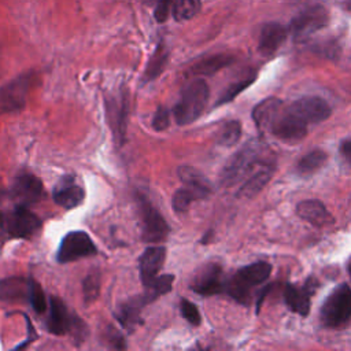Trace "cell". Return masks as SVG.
Wrapping results in <instances>:
<instances>
[{
    "label": "cell",
    "mask_w": 351,
    "mask_h": 351,
    "mask_svg": "<svg viewBox=\"0 0 351 351\" xmlns=\"http://www.w3.org/2000/svg\"><path fill=\"white\" fill-rule=\"evenodd\" d=\"M267 147L261 140H250L245 143L222 167L219 182L222 186H233L248 178L262 165L270 162L267 158Z\"/></svg>",
    "instance_id": "6da1fadb"
},
{
    "label": "cell",
    "mask_w": 351,
    "mask_h": 351,
    "mask_svg": "<svg viewBox=\"0 0 351 351\" xmlns=\"http://www.w3.org/2000/svg\"><path fill=\"white\" fill-rule=\"evenodd\" d=\"M210 89L203 78L191 81L181 92L178 103L174 106V118L178 125H188L196 121L206 110Z\"/></svg>",
    "instance_id": "7a4b0ae2"
},
{
    "label": "cell",
    "mask_w": 351,
    "mask_h": 351,
    "mask_svg": "<svg viewBox=\"0 0 351 351\" xmlns=\"http://www.w3.org/2000/svg\"><path fill=\"white\" fill-rule=\"evenodd\" d=\"M271 266L267 262H255L239 269L226 281L225 292L241 304H250L251 289L269 278Z\"/></svg>",
    "instance_id": "3957f363"
},
{
    "label": "cell",
    "mask_w": 351,
    "mask_h": 351,
    "mask_svg": "<svg viewBox=\"0 0 351 351\" xmlns=\"http://www.w3.org/2000/svg\"><path fill=\"white\" fill-rule=\"evenodd\" d=\"M321 322L328 328L344 326L351 319V288L347 284L337 285L325 299Z\"/></svg>",
    "instance_id": "277c9868"
},
{
    "label": "cell",
    "mask_w": 351,
    "mask_h": 351,
    "mask_svg": "<svg viewBox=\"0 0 351 351\" xmlns=\"http://www.w3.org/2000/svg\"><path fill=\"white\" fill-rule=\"evenodd\" d=\"M136 202L138 207V217L141 223V237L148 243L165 241L169 236L170 228L158 208L147 199V196L137 193Z\"/></svg>",
    "instance_id": "5b68a950"
},
{
    "label": "cell",
    "mask_w": 351,
    "mask_h": 351,
    "mask_svg": "<svg viewBox=\"0 0 351 351\" xmlns=\"http://www.w3.org/2000/svg\"><path fill=\"white\" fill-rule=\"evenodd\" d=\"M329 22L328 10L321 4H314L299 12L289 23L288 32L298 41L310 37L324 29Z\"/></svg>",
    "instance_id": "8992f818"
},
{
    "label": "cell",
    "mask_w": 351,
    "mask_h": 351,
    "mask_svg": "<svg viewBox=\"0 0 351 351\" xmlns=\"http://www.w3.org/2000/svg\"><path fill=\"white\" fill-rule=\"evenodd\" d=\"M96 254L97 248L89 234L82 230H74L62 239L60 247L58 250V262L69 263Z\"/></svg>",
    "instance_id": "52a82bcc"
},
{
    "label": "cell",
    "mask_w": 351,
    "mask_h": 351,
    "mask_svg": "<svg viewBox=\"0 0 351 351\" xmlns=\"http://www.w3.org/2000/svg\"><path fill=\"white\" fill-rule=\"evenodd\" d=\"M32 80V74L26 73L15 77L0 88V112L19 111L26 106Z\"/></svg>",
    "instance_id": "ba28073f"
},
{
    "label": "cell",
    "mask_w": 351,
    "mask_h": 351,
    "mask_svg": "<svg viewBox=\"0 0 351 351\" xmlns=\"http://www.w3.org/2000/svg\"><path fill=\"white\" fill-rule=\"evenodd\" d=\"M281 107L273 115L266 128L271 132L273 136L282 141H298L303 138L308 126L298 119L288 108L281 110Z\"/></svg>",
    "instance_id": "9c48e42d"
},
{
    "label": "cell",
    "mask_w": 351,
    "mask_h": 351,
    "mask_svg": "<svg viewBox=\"0 0 351 351\" xmlns=\"http://www.w3.org/2000/svg\"><path fill=\"white\" fill-rule=\"evenodd\" d=\"M5 221L10 237L15 239H32L41 228L40 218L21 204L5 215Z\"/></svg>",
    "instance_id": "30bf717a"
},
{
    "label": "cell",
    "mask_w": 351,
    "mask_h": 351,
    "mask_svg": "<svg viewBox=\"0 0 351 351\" xmlns=\"http://www.w3.org/2000/svg\"><path fill=\"white\" fill-rule=\"evenodd\" d=\"M287 108L307 126L322 122L330 115L329 104L318 96L300 97L291 103Z\"/></svg>",
    "instance_id": "8fae6325"
},
{
    "label": "cell",
    "mask_w": 351,
    "mask_h": 351,
    "mask_svg": "<svg viewBox=\"0 0 351 351\" xmlns=\"http://www.w3.org/2000/svg\"><path fill=\"white\" fill-rule=\"evenodd\" d=\"M225 285L226 280L223 278V270L218 263H207L202 266L191 282V288L203 296L221 293L225 291Z\"/></svg>",
    "instance_id": "7c38bea8"
},
{
    "label": "cell",
    "mask_w": 351,
    "mask_h": 351,
    "mask_svg": "<svg viewBox=\"0 0 351 351\" xmlns=\"http://www.w3.org/2000/svg\"><path fill=\"white\" fill-rule=\"evenodd\" d=\"M10 195L11 199L16 202V204L29 206L36 203L41 197L43 184L36 176L30 173H23L14 180L10 189Z\"/></svg>",
    "instance_id": "4fadbf2b"
},
{
    "label": "cell",
    "mask_w": 351,
    "mask_h": 351,
    "mask_svg": "<svg viewBox=\"0 0 351 351\" xmlns=\"http://www.w3.org/2000/svg\"><path fill=\"white\" fill-rule=\"evenodd\" d=\"M107 107V117L110 119L111 128L114 130V138L121 145L125 140L126 134V123H128V95H114L106 99Z\"/></svg>",
    "instance_id": "5bb4252c"
},
{
    "label": "cell",
    "mask_w": 351,
    "mask_h": 351,
    "mask_svg": "<svg viewBox=\"0 0 351 351\" xmlns=\"http://www.w3.org/2000/svg\"><path fill=\"white\" fill-rule=\"evenodd\" d=\"M315 288H317V282L314 281V278H308L302 287H298L295 284H288L284 292L285 304L291 311L306 317L310 313L311 296Z\"/></svg>",
    "instance_id": "9a60e30c"
},
{
    "label": "cell",
    "mask_w": 351,
    "mask_h": 351,
    "mask_svg": "<svg viewBox=\"0 0 351 351\" xmlns=\"http://www.w3.org/2000/svg\"><path fill=\"white\" fill-rule=\"evenodd\" d=\"M52 196L56 204L63 208H75L84 202V188L77 182L74 176H64L53 186Z\"/></svg>",
    "instance_id": "2e32d148"
},
{
    "label": "cell",
    "mask_w": 351,
    "mask_h": 351,
    "mask_svg": "<svg viewBox=\"0 0 351 351\" xmlns=\"http://www.w3.org/2000/svg\"><path fill=\"white\" fill-rule=\"evenodd\" d=\"M166 259V248L162 245H155V247H148L140 256V277L147 288L159 274V271L163 267Z\"/></svg>",
    "instance_id": "e0dca14e"
},
{
    "label": "cell",
    "mask_w": 351,
    "mask_h": 351,
    "mask_svg": "<svg viewBox=\"0 0 351 351\" xmlns=\"http://www.w3.org/2000/svg\"><path fill=\"white\" fill-rule=\"evenodd\" d=\"M288 36V27L278 22H269L265 23L261 34H259V43L258 49L262 55L270 56L282 45Z\"/></svg>",
    "instance_id": "ac0fdd59"
},
{
    "label": "cell",
    "mask_w": 351,
    "mask_h": 351,
    "mask_svg": "<svg viewBox=\"0 0 351 351\" xmlns=\"http://www.w3.org/2000/svg\"><path fill=\"white\" fill-rule=\"evenodd\" d=\"M32 278L8 277L0 280V300L3 302H27L30 298Z\"/></svg>",
    "instance_id": "d6986e66"
},
{
    "label": "cell",
    "mask_w": 351,
    "mask_h": 351,
    "mask_svg": "<svg viewBox=\"0 0 351 351\" xmlns=\"http://www.w3.org/2000/svg\"><path fill=\"white\" fill-rule=\"evenodd\" d=\"M71 315L69 314L64 303L56 296L49 298V317L47 321L48 332L53 335H64L70 330Z\"/></svg>",
    "instance_id": "ffe728a7"
},
{
    "label": "cell",
    "mask_w": 351,
    "mask_h": 351,
    "mask_svg": "<svg viewBox=\"0 0 351 351\" xmlns=\"http://www.w3.org/2000/svg\"><path fill=\"white\" fill-rule=\"evenodd\" d=\"M273 173H274V162L273 160L262 165L248 178L244 180V182L240 186L237 195L243 196V197H252V196H255L270 181Z\"/></svg>",
    "instance_id": "44dd1931"
},
{
    "label": "cell",
    "mask_w": 351,
    "mask_h": 351,
    "mask_svg": "<svg viewBox=\"0 0 351 351\" xmlns=\"http://www.w3.org/2000/svg\"><path fill=\"white\" fill-rule=\"evenodd\" d=\"M296 213L300 218L313 223L314 226L328 225L332 219L330 214L325 208V206L317 199L303 200L296 206Z\"/></svg>",
    "instance_id": "7402d4cb"
},
{
    "label": "cell",
    "mask_w": 351,
    "mask_h": 351,
    "mask_svg": "<svg viewBox=\"0 0 351 351\" xmlns=\"http://www.w3.org/2000/svg\"><path fill=\"white\" fill-rule=\"evenodd\" d=\"M149 302H152V300L149 299V296L147 293H144L143 296L133 298V299L128 300L125 304H122L119 311L117 313V318L121 322V325L123 328L132 330L140 319V313H141L143 307Z\"/></svg>",
    "instance_id": "603a6c76"
},
{
    "label": "cell",
    "mask_w": 351,
    "mask_h": 351,
    "mask_svg": "<svg viewBox=\"0 0 351 351\" xmlns=\"http://www.w3.org/2000/svg\"><path fill=\"white\" fill-rule=\"evenodd\" d=\"M178 177L184 182V185L193 189L200 196V199L207 197L213 192L210 181L204 177V174H202L192 166L185 165L178 167Z\"/></svg>",
    "instance_id": "cb8c5ba5"
},
{
    "label": "cell",
    "mask_w": 351,
    "mask_h": 351,
    "mask_svg": "<svg viewBox=\"0 0 351 351\" xmlns=\"http://www.w3.org/2000/svg\"><path fill=\"white\" fill-rule=\"evenodd\" d=\"M233 60H234L233 56L226 55V53L213 55V56L202 59L200 62L193 64L191 71L195 75H211V74L219 71L221 69L229 66L230 63H233Z\"/></svg>",
    "instance_id": "d4e9b609"
},
{
    "label": "cell",
    "mask_w": 351,
    "mask_h": 351,
    "mask_svg": "<svg viewBox=\"0 0 351 351\" xmlns=\"http://www.w3.org/2000/svg\"><path fill=\"white\" fill-rule=\"evenodd\" d=\"M167 60H169V51L163 43H159L147 63L145 71L143 74V81L149 82V81L155 80L156 77H159L162 74V71L165 70Z\"/></svg>",
    "instance_id": "484cf974"
},
{
    "label": "cell",
    "mask_w": 351,
    "mask_h": 351,
    "mask_svg": "<svg viewBox=\"0 0 351 351\" xmlns=\"http://www.w3.org/2000/svg\"><path fill=\"white\" fill-rule=\"evenodd\" d=\"M282 106V101L276 97H269L261 101L255 108L252 110V118L259 128H266L273 115L277 112V110Z\"/></svg>",
    "instance_id": "4316f807"
},
{
    "label": "cell",
    "mask_w": 351,
    "mask_h": 351,
    "mask_svg": "<svg viewBox=\"0 0 351 351\" xmlns=\"http://www.w3.org/2000/svg\"><path fill=\"white\" fill-rule=\"evenodd\" d=\"M328 155L325 151L313 149L300 158V160L296 163V170L299 174H311L317 171L319 167H322Z\"/></svg>",
    "instance_id": "83f0119b"
},
{
    "label": "cell",
    "mask_w": 351,
    "mask_h": 351,
    "mask_svg": "<svg viewBox=\"0 0 351 351\" xmlns=\"http://www.w3.org/2000/svg\"><path fill=\"white\" fill-rule=\"evenodd\" d=\"M200 8H202V0H176L171 14L176 21L184 22L196 16Z\"/></svg>",
    "instance_id": "f1b7e54d"
},
{
    "label": "cell",
    "mask_w": 351,
    "mask_h": 351,
    "mask_svg": "<svg viewBox=\"0 0 351 351\" xmlns=\"http://www.w3.org/2000/svg\"><path fill=\"white\" fill-rule=\"evenodd\" d=\"M240 136H241V125L239 121L232 119V121L225 122L222 125V128L219 129L218 143L221 145L230 147V145H234L240 140Z\"/></svg>",
    "instance_id": "f546056e"
},
{
    "label": "cell",
    "mask_w": 351,
    "mask_h": 351,
    "mask_svg": "<svg viewBox=\"0 0 351 351\" xmlns=\"http://www.w3.org/2000/svg\"><path fill=\"white\" fill-rule=\"evenodd\" d=\"M100 292V271L92 270L82 281V295L85 304L93 303Z\"/></svg>",
    "instance_id": "4dcf8cb0"
},
{
    "label": "cell",
    "mask_w": 351,
    "mask_h": 351,
    "mask_svg": "<svg viewBox=\"0 0 351 351\" xmlns=\"http://www.w3.org/2000/svg\"><path fill=\"white\" fill-rule=\"evenodd\" d=\"M196 199H200V196L193 189H191L189 186L180 188L176 191V193L171 197V206H173L174 211L184 213L188 210L191 203Z\"/></svg>",
    "instance_id": "1f68e13d"
},
{
    "label": "cell",
    "mask_w": 351,
    "mask_h": 351,
    "mask_svg": "<svg viewBox=\"0 0 351 351\" xmlns=\"http://www.w3.org/2000/svg\"><path fill=\"white\" fill-rule=\"evenodd\" d=\"M254 80H255V75H250V77H247V78H244V80H241V81H237V82H234V84H230V85L222 92V95L218 97L215 106H222V104H225V103L232 101L239 93H241L245 88H248V86L254 82Z\"/></svg>",
    "instance_id": "d6a6232c"
},
{
    "label": "cell",
    "mask_w": 351,
    "mask_h": 351,
    "mask_svg": "<svg viewBox=\"0 0 351 351\" xmlns=\"http://www.w3.org/2000/svg\"><path fill=\"white\" fill-rule=\"evenodd\" d=\"M174 276L173 274H163L160 277H156L148 287H147V295L151 300H155L158 296L169 292L173 287Z\"/></svg>",
    "instance_id": "836d02e7"
},
{
    "label": "cell",
    "mask_w": 351,
    "mask_h": 351,
    "mask_svg": "<svg viewBox=\"0 0 351 351\" xmlns=\"http://www.w3.org/2000/svg\"><path fill=\"white\" fill-rule=\"evenodd\" d=\"M29 302H30L32 307L34 308V311L38 314H43L47 310V299H45L44 291H43L41 285L34 280H32Z\"/></svg>",
    "instance_id": "e575fe53"
},
{
    "label": "cell",
    "mask_w": 351,
    "mask_h": 351,
    "mask_svg": "<svg viewBox=\"0 0 351 351\" xmlns=\"http://www.w3.org/2000/svg\"><path fill=\"white\" fill-rule=\"evenodd\" d=\"M180 307H181V314H182V317H184L191 325H195V326L200 325V322H202L200 313H199L197 307H196L192 302H189V300H186V299H182L181 303H180Z\"/></svg>",
    "instance_id": "d590c367"
},
{
    "label": "cell",
    "mask_w": 351,
    "mask_h": 351,
    "mask_svg": "<svg viewBox=\"0 0 351 351\" xmlns=\"http://www.w3.org/2000/svg\"><path fill=\"white\" fill-rule=\"evenodd\" d=\"M170 125V114L169 110L163 106L158 107V110L155 111V115L152 118V128L158 132L166 130Z\"/></svg>",
    "instance_id": "8d00e7d4"
},
{
    "label": "cell",
    "mask_w": 351,
    "mask_h": 351,
    "mask_svg": "<svg viewBox=\"0 0 351 351\" xmlns=\"http://www.w3.org/2000/svg\"><path fill=\"white\" fill-rule=\"evenodd\" d=\"M174 1L176 0H158V4L154 11V16L158 22L163 23L167 21V18L170 16V12L173 11Z\"/></svg>",
    "instance_id": "74e56055"
},
{
    "label": "cell",
    "mask_w": 351,
    "mask_h": 351,
    "mask_svg": "<svg viewBox=\"0 0 351 351\" xmlns=\"http://www.w3.org/2000/svg\"><path fill=\"white\" fill-rule=\"evenodd\" d=\"M104 340L112 347V348H125V341L122 335L115 330L112 326H108L104 332Z\"/></svg>",
    "instance_id": "f35d334b"
},
{
    "label": "cell",
    "mask_w": 351,
    "mask_h": 351,
    "mask_svg": "<svg viewBox=\"0 0 351 351\" xmlns=\"http://www.w3.org/2000/svg\"><path fill=\"white\" fill-rule=\"evenodd\" d=\"M10 239V233L7 229V221H5V215H3L0 213V248L4 245V243Z\"/></svg>",
    "instance_id": "ab89813d"
},
{
    "label": "cell",
    "mask_w": 351,
    "mask_h": 351,
    "mask_svg": "<svg viewBox=\"0 0 351 351\" xmlns=\"http://www.w3.org/2000/svg\"><path fill=\"white\" fill-rule=\"evenodd\" d=\"M340 152L343 155V158L351 165V138H347L341 143L340 145Z\"/></svg>",
    "instance_id": "60d3db41"
},
{
    "label": "cell",
    "mask_w": 351,
    "mask_h": 351,
    "mask_svg": "<svg viewBox=\"0 0 351 351\" xmlns=\"http://www.w3.org/2000/svg\"><path fill=\"white\" fill-rule=\"evenodd\" d=\"M347 269H348V273H350V277H351V258L348 261V265H347Z\"/></svg>",
    "instance_id": "b9f144b4"
},
{
    "label": "cell",
    "mask_w": 351,
    "mask_h": 351,
    "mask_svg": "<svg viewBox=\"0 0 351 351\" xmlns=\"http://www.w3.org/2000/svg\"><path fill=\"white\" fill-rule=\"evenodd\" d=\"M347 5H348V8L351 10V0H348V1H347Z\"/></svg>",
    "instance_id": "7bdbcfd3"
}]
</instances>
